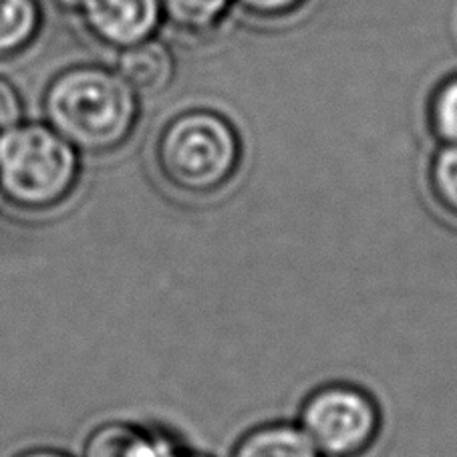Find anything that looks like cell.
Masks as SVG:
<instances>
[{"mask_svg": "<svg viewBox=\"0 0 457 457\" xmlns=\"http://www.w3.org/2000/svg\"><path fill=\"white\" fill-rule=\"evenodd\" d=\"M17 457H69L61 452H53V449H30V452L19 453Z\"/></svg>", "mask_w": 457, "mask_h": 457, "instance_id": "obj_15", "label": "cell"}, {"mask_svg": "<svg viewBox=\"0 0 457 457\" xmlns=\"http://www.w3.org/2000/svg\"><path fill=\"white\" fill-rule=\"evenodd\" d=\"M429 184L439 206L457 218V144L444 145L433 157Z\"/></svg>", "mask_w": 457, "mask_h": 457, "instance_id": "obj_12", "label": "cell"}, {"mask_svg": "<svg viewBox=\"0 0 457 457\" xmlns=\"http://www.w3.org/2000/svg\"><path fill=\"white\" fill-rule=\"evenodd\" d=\"M73 12L87 33L112 49H128L152 38L160 25V0H57Z\"/></svg>", "mask_w": 457, "mask_h": 457, "instance_id": "obj_5", "label": "cell"}, {"mask_svg": "<svg viewBox=\"0 0 457 457\" xmlns=\"http://www.w3.org/2000/svg\"><path fill=\"white\" fill-rule=\"evenodd\" d=\"M301 428L325 457H361L379 437L381 411L367 391L333 383L306 397Z\"/></svg>", "mask_w": 457, "mask_h": 457, "instance_id": "obj_4", "label": "cell"}, {"mask_svg": "<svg viewBox=\"0 0 457 457\" xmlns=\"http://www.w3.org/2000/svg\"><path fill=\"white\" fill-rule=\"evenodd\" d=\"M242 9H246L250 14L256 17H282L295 11L303 0H238Z\"/></svg>", "mask_w": 457, "mask_h": 457, "instance_id": "obj_14", "label": "cell"}, {"mask_svg": "<svg viewBox=\"0 0 457 457\" xmlns=\"http://www.w3.org/2000/svg\"><path fill=\"white\" fill-rule=\"evenodd\" d=\"M428 121L439 141L457 144V75L445 79L431 96Z\"/></svg>", "mask_w": 457, "mask_h": 457, "instance_id": "obj_11", "label": "cell"}, {"mask_svg": "<svg viewBox=\"0 0 457 457\" xmlns=\"http://www.w3.org/2000/svg\"><path fill=\"white\" fill-rule=\"evenodd\" d=\"M176 457H206V455H198V453H187V452H179Z\"/></svg>", "mask_w": 457, "mask_h": 457, "instance_id": "obj_16", "label": "cell"}, {"mask_svg": "<svg viewBox=\"0 0 457 457\" xmlns=\"http://www.w3.org/2000/svg\"><path fill=\"white\" fill-rule=\"evenodd\" d=\"M181 449L160 433L109 423L87 439L85 457H176Z\"/></svg>", "mask_w": 457, "mask_h": 457, "instance_id": "obj_6", "label": "cell"}, {"mask_svg": "<svg viewBox=\"0 0 457 457\" xmlns=\"http://www.w3.org/2000/svg\"><path fill=\"white\" fill-rule=\"evenodd\" d=\"M160 6L173 29L187 35H202L218 27L230 0H160Z\"/></svg>", "mask_w": 457, "mask_h": 457, "instance_id": "obj_10", "label": "cell"}, {"mask_svg": "<svg viewBox=\"0 0 457 457\" xmlns=\"http://www.w3.org/2000/svg\"><path fill=\"white\" fill-rule=\"evenodd\" d=\"M79 170L77 149L51 125L17 123L0 133V194L12 206H59L75 190Z\"/></svg>", "mask_w": 457, "mask_h": 457, "instance_id": "obj_3", "label": "cell"}, {"mask_svg": "<svg viewBox=\"0 0 457 457\" xmlns=\"http://www.w3.org/2000/svg\"><path fill=\"white\" fill-rule=\"evenodd\" d=\"M232 457H322L303 428L290 423H268L244 436Z\"/></svg>", "mask_w": 457, "mask_h": 457, "instance_id": "obj_8", "label": "cell"}, {"mask_svg": "<svg viewBox=\"0 0 457 457\" xmlns=\"http://www.w3.org/2000/svg\"><path fill=\"white\" fill-rule=\"evenodd\" d=\"M45 115L51 128L77 152H113L136 131L139 120L137 91L104 67L62 71L45 91Z\"/></svg>", "mask_w": 457, "mask_h": 457, "instance_id": "obj_1", "label": "cell"}, {"mask_svg": "<svg viewBox=\"0 0 457 457\" xmlns=\"http://www.w3.org/2000/svg\"><path fill=\"white\" fill-rule=\"evenodd\" d=\"M43 14L37 0H0V61L30 46L41 30Z\"/></svg>", "mask_w": 457, "mask_h": 457, "instance_id": "obj_9", "label": "cell"}, {"mask_svg": "<svg viewBox=\"0 0 457 457\" xmlns=\"http://www.w3.org/2000/svg\"><path fill=\"white\" fill-rule=\"evenodd\" d=\"M242 144L234 125L210 109H192L163 125L155 162L163 179L190 195L214 194L234 178Z\"/></svg>", "mask_w": 457, "mask_h": 457, "instance_id": "obj_2", "label": "cell"}, {"mask_svg": "<svg viewBox=\"0 0 457 457\" xmlns=\"http://www.w3.org/2000/svg\"><path fill=\"white\" fill-rule=\"evenodd\" d=\"M22 101L14 87L0 77V133L21 123Z\"/></svg>", "mask_w": 457, "mask_h": 457, "instance_id": "obj_13", "label": "cell"}, {"mask_svg": "<svg viewBox=\"0 0 457 457\" xmlns=\"http://www.w3.org/2000/svg\"><path fill=\"white\" fill-rule=\"evenodd\" d=\"M173 57L170 49L160 41L147 38L120 53L117 73L128 81L137 93H160L173 79Z\"/></svg>", "mask_w": 457, "mask_h": 457, "instance_id": "obj_7", "label": "cell"}]
</instances>
